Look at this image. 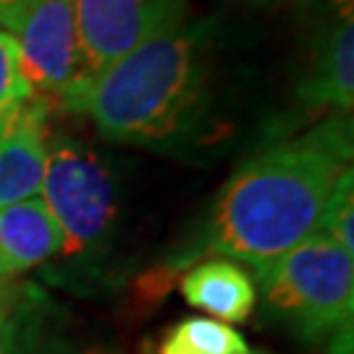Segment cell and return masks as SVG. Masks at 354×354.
<instances>
[{
  "mask_svg": "<svg viewBox=\"0 0 354 354\" xmlns=\"http://www.w3.org/2000/svg\"><path fill=\"white\" fill-rule=\"evenodd\" d=\"M349 165L352 121L342 113L260 150L223 184L171 270H187L200 257H223L257 276L317 234L326 200Z\"/></svg>",
  "mask_w": 354,
  "mask_h": 354,
  "instance_id": "cell-1",
  "label": "cell"
},
{
  "mask_svg": "<svg viewBox=\"0 0 354 354\" xmlns=\"http://www.w3.org/2000/svg\"><path fill=\"white\" fill-rule=\"evenodd\" d=\"M210 21H178L61 95L105 140L168 145L197 129L210 102Z\"/></svg>",
  "mask_w": 354,
  "mask_h": 354,
  "instance_id": "cell-2",
  "label": "cell"
},
{
  "mask_svg": "<svg viewBox=\"0 0 354 354\" xmlns=\"http://www.w3.org/2000/svg\"><path fill=\"white\" fill-rule=\"evenodd\" d=\"M268 310L307 344L352 354L354 254L313 234L257 273Z\"/></svg>",
  "mask_w": 354,
  "mask_h": 354,
  "instance_id": "cell-3",
  "label": "cell"
},
{
  "mask_svg": "<svg viewBox=\"0 0 354 354\" xmlns=\"http://www.w3.org/2000/svg\"><path fill=\"white\" fill-rule=\"evenodd\" d=\"M39 200L61 228V252L84 257L102 250L115 218L111 168L95 152L68 137L48 142V160Z\"/></svg>",
  "mask_w": 354,
  "mask_h": 354,
  "instance_id": "cell-4",
  "label": "cell"
},
{
  "mask_svg": "<svg viewBox=\"0 0 354 354\" xmlns=\"http://www.w3.org/2000/svg\"><path fill=\"white\" fill-rule=\"evenodd\" d=\"M82 76H92L131 48L187 19V0H74Z\"/></svg>",
  "mask_w": 354,
  "mask_h": 354,
  "instance_id": "cell-5",
  "label": "cell"
},
{
  "mask_svg": "<svg viewBox=\"0 0 354 354\" xmlns=\"http://www.w3.org/2000/svg\"><path fill=\"white\" fill-rule=\"evenodd\" d=\"M19 42L21 71L35 92L64 95L82 74L74 0H32L8 32Z\"/></svg>",
  "mask_w": 354,
  "mask_h": 354,
  "instance_id": "cell-6",
  "label": "cell"
},
{
  "mask_svg": "<svg viewBox=\"0 0 354 354\" xmlns=\"http://www.w3.org/2000/svg\"><path fill=\"white\" fill-rule=\"evenodd\" d=\"M48 142V105L42 100L32 97L19 113L0 124V210L39 194Z\"/></svg>",
  "mask_w": 354,
  "mask_h": 354,
  "instance_id": "cell-7",
  "label": "cell"
},
{
  "mask_svg": "<svg viewBox=\"0 0 354 354\" xmlns=\"http://www.w3.org/2000/svg\"><path fill=\"white\" fill-rule=\"evenodd\" d=\"M299 100L349 113L354 102V19L352 3L339 8L336 21L317 42L315 58L299 84Z\"/></svg>",
  "mask_w": 354,
  "mask_h": 354,
  "instance_id": "cell-8",
  "label": "cell"
},
{
  "mask_svg": "<svg viewBox=\"0 0 354 354\" xmlns=\"http://www.w3.org/2000/svg\"><path fill=\"white\" fill-rule=\"evenodd\" d=\"M61 252V228L35 197L0 210V283L48 263Z\"/></svg>",
  "mask_w": 354,
  "mask_h": 354,
  "instance_id": "cell-9",
  "label": "cell"
},
{
  "mask_svg": "<svg viewBox=\"0 0 354 354\" xmlns=\"http://www.w3.org/2000/svg\"><path fill=\"white\" fill-rule=\"evenodd\" d=\"M181 294L187 304L221 323L247 320L257 304V286L252 276L223 257L187 268V273L181 276Z\"/></svg>",
  "mask_w": 354,
  "mask_h": 354,
  "instance_id": "cell-10",
  "label": "cell"
},
{
  "mask_svg": "<svg viewBox=\"0 0 354 354\" xmlns=\"http://www.w3.org/2000/svg\"><path fill=\"white\" fill-rule=\"evenodd\" d=\"M158 354H250L239 330L213 317H184L168 328Z\"/></svg>",
  "mask_w": 354,
  "mask_h": 354,
  "instance_id": "cell-11",
  "label": "cell"
},
{
  "mask_svg": "<svg viewBox=\"0 0 354 354\" xmlns=\"http://www.w3.org/2000/svg\"><path fill=\"white\" fill-rule=\"evenodd\" d=\"M317 234H323L326 239L339 244L344 252L354 254V171L352 165L344 171L339 181L333 184L320 223H317Z\"/></svg>",
  "mask_w": 354,
  "mask_h": 354,
  "instance_id": "cell-12",
  "label": "cell"
},
{
  "mask_svg": "<svg viewBox=\"0 0 354 354\" xmlns=\"http://www.w3.org/2000/svg\"><path fill=\"white\" fill-rule=\"evenodd\" d=\"M35 97V89L21 71V53L13 35L0 29V124L19 113Z\"/></svg>",
  "mask_w": 354,
  "mask_h": 354,
  "instance_id": "cell-13",
  "label": "cell"
},
{
  "mask_svg": "<svg viewBox=\"0 0 354 354\" xmlns=\"http://www.w3.org/2000/svg\"><path fill=\"white\" fill-rule=\"evenodd\" d=\"M11 354H100V352H79V349H71L66 344H55V342H42V344H19L13 339V349Z\"/></svg>",
  "mask_w": 354,
  "mask_h": 354,
  "instance_id": "cell-14",
  "label": "cell"
},
{
  "mask_svg": "<svg viewBox=\"0 0 354 354\" xmlns=\"http://www.w3.org/2000/svg\"><path fill=\"white\" fill-rule=\"evenodd\" d=\"M13 349V330H11V313L0 289V354H11Z\"/></svg>",
  "mask_w": 354,
  "mask_h": 354,
  "instance_id": "cell-15",
  "label": "cell"
},
{
  "mask_svg": "<svg viewBox=\"0 0 354 354\" xmlns=\"http://www.w3.org/2000/svg\"><path fill=\"white\" fill-rule=\"evenodd\" d=\"M32 0H0V26H6L8 32L13 29V24L19 21V16L26 11Z\"/></svg>",
  "mask_w": 354,
  "mask_h": 354,
  "instance_id": "cell-16",
  "label": "cell"
},
{
  "mask_svg": "<svg viewBox=\"0 0 354 354\" xmlns=\"http://www.w3.org/2000/svg\"><path fill=\"white\" fill-rule=\"evenodd\" d=\"M254 6H283V3H291V0H250Z\"/></svg>",
  "mask_w": 354,
  "mask_h": 354,
  "instance_id": "cell-17",
  "label": "cell"
}]
</instances>
